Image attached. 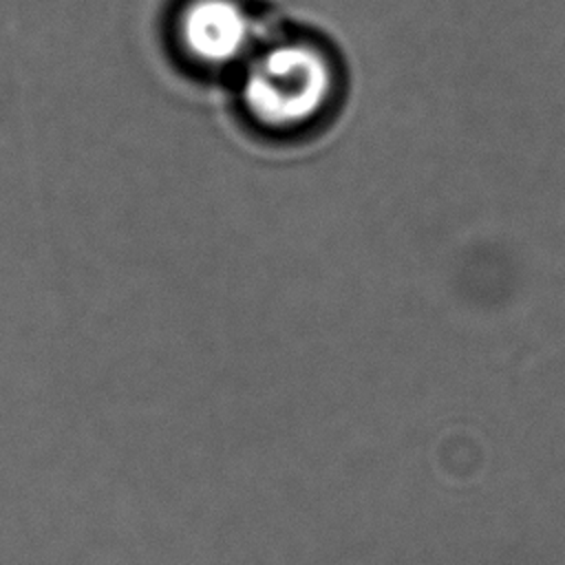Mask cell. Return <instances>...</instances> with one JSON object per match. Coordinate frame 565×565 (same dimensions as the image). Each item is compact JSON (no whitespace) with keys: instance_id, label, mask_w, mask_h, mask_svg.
<instances>
[{"instance_id":"cell-2","label":"cell","mask_w":565,"mask_h":565,"mask_svg":"<svg viewBox=\"0 0 565 565\" xmlns=\"http://www.w3.org/2000/svg\"><path fill=\"white\" fill-rule=\"evenodd\" d=\"M256 24L238 0H190L179 18V40L201 64L225 66L241 60Z\"/></svg>"},{"instance_id":"cell-1","label":"cell","mask_w":565,"mask_h":565,"mask_svg":"<svg viewBox=\"0 0 565 565\" xmlns=\"http://www.w3.org/2000/svg\"><path fill=\"white\" fill-rule=\"evenodd\" d=\"M335 90V71L309 42H280L260 51L245 71L243 102L269 128H296L316 119Z\"/></svg>"}]
</instances>
